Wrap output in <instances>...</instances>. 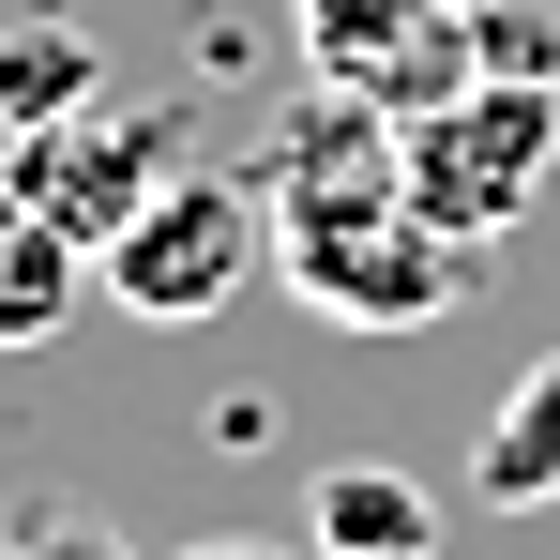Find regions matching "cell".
I'll return each instance as SVG.
<instances>
[{
  "label": "cell",
  "instance_id": "obj_1",
  "mask_svg": "<svg viewBox=\"0 0 560 560\" xmlns=\"http://www.w3.org/2000/svg\"><path fill=\"white\" fill-rule=\"evenodd\" d=\"M258 183H273V273L318 318H349V334H424V318H455L485 288V243H455L394 183V121L378 106H349L334 137H288V167H258Z\"/></svg>",
  "mask_w": 560,
  "mask_h": 560
},
{
  "label": "cell",
  "instance_id": "obj_5",
  "mask_svg": "<svg viewBox=\"0 0 560 560\" xmlns=\"http://www.w3.org/2000/svg\"><path fill=\"white\" fill-rule=\"evenodd\" d=\"M167 167H183V106H61V121H31V137H15V152H0V183L31 197V212H46V228H77V243H121V228H137V197L167 183Z\"/></svg>",
  "mask_w": 560,
  "mask_h": 560
},
{
  "label": "cell",
  "instance_id": "obj_11",
  "mask_svg": "<svg viewBox=\"0 0 560 560\" xmlns=\"http://www.w3.org/2000/svg\"><path fill=\"white\" fill-rule=\"evenodd\" d=\"M485 77H546L560 92V15L546 0H485Z\"/></svg>",
  "mask_w": 560,
  "mask_h": 560
},
{
  "label": "cell",
  "instance_id": "obj_7",
  "mask_svg": "<svg viewBox=\"0 0 560 560\" xmlns=\"http://www.w3.org/2000/svg\"><path fill=\"white\" fill-rule=\"evenodd\" d=\"M303 546L318 560H440V500L409 485V469H318V500H303Z\"/></svg>",
  "mask_w": 560,
  "mask_h": 560
},
{
  "label": "cell",
  "instance_id": "obj_4",
  "mask_svg": "<svg viewBox=\"0 0 560 560\" xmlns=\"http://www.w3.org/2000/svg\"><path fill=\"white\" fill-rule=\"evenodd\" d=\"M288 15H303L318 92L378 106V121L455 106L469 77H485V0H288Z\"/></svg>",
  "mask_w": 560,
  "mask_h": 560
},
{
  "label": "cell",
  "instance_id": "obj_6",
  "mask_svg": "<svg viewBox=\"0 0 560 560\" xmlns=\"http://www.w3.org/2000/svg\"><path fill=\"white\" fill-rule=\"evenodd\" d=\"M106 92V46L77 0H0V137H31V121H61V106Z\"/></svg>",
  "mask_w": 560,
  "mask_h": 560
},
{
  "label": "cell",
  "instance_id": "obj_2",
  "mask_svg": "<svg viewBox=\"0 0 560 560\" xmlns=\"http://www.w3.org/2000/svg\"><path fill=\"white\" fill-rule=\"evenodd\" d=\"M258 258H273V197L228 183V167H167L137 197V228L92 258V288L121 318H152V334H197V318H228L258 288Z\"/></svg>",
  "mask_w": 560,
  "mask_h": 560
},
{
  "label": "cell",
  "instance_id": "obj_3",
  "mask_svg": "<svg viewBox=\"0 0 560 560\" xmlns=\"http://www.w3.org/2000/svg\"><path fill=\"white\" fill-rule=\"evenodd\" d=\"M560 167V92L546 77H469L455 106H409L394 121V183L424 197L455 243H500Z\"/></svg>",
  "mask_w": 560,
  "mask_h": 560
},
{
  "label": "cell",
  "instance_id": "obj_12",
  "mask_svg": "<svg viewBox=\"0 0 560 560\" xmlns=\"http://www.w3.org/2000/svg\"><path fill=\"white\" fill-rule=\"evenodd\" d=\"M183 560H303V546H258V530H212V546H183Z\"/></svg>",
  "mask_w": 560,
  "mask_h": 560
},
{
  "label": "cell",
  "instance_id": "obj_9",
  "mask_svg": "<svg viewBox=\"0 0 560 560\" xmlns=\"http://www.w3.org/2000/svg\"><path fill=\"white\" fill-rule=\"evenodd\" d=\"M77 288H92V243L46 228L31 197L0 183V349H46V334L77 318Z\"/></svg>",
  "mask_w": 560,
  "mask_h": 560
},
{
  "label": "cell",
  "instance_id": "obj_8",
  "mask_svg": "<svg viewBox=\"0 0 560 560\" xmlns=\"http://www.w3.org/2000/svg\"><path fill=\"white\" fill-rule=\"evenodd\" d=\"M469 500H485V515H546V500H560V349L485 409V440H469Z\"/></svg>",
  "mask_w": 560,
  "mask_h": 560
},
{
  "label": "cell",
  "instance_id": "obj_10",
  "mask_svg": "<svg viewBox=\"0 0 560 560\" xmlns=\"http://www.w3.org/2000/svg\"><path fill=\"white\" fill-rule=\"evenodd\" d=\"M0 560H137L106 515H77V500H15V530H0Z\"/></svg>",
  "mask_w": 560,
  "mask_h": 560
}]
</instances>
